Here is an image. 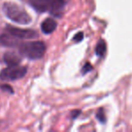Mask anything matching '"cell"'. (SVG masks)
I'll return each mask as SVG.
<instances>
[{"mask_svg":"<svg viewBox=\"0 0 132 132\" xmlns=\"http://www.w3.org/2000/svg\"><path fill=\"white\" fill-rule=\"evenodd\" d=\"M3 10L5 16L14 23L21 24V25H27L31 22V18L29 16V14L25 12L24 9L22 8L16 4L6 2L4 4Z\"/></svg>","mask_w":132,"mask_h":132,"instance_id":"cell-1","label":"cell"},{"mask_svg":"<svg viewBox=\"0 0 132 132\" xmlns=\"http://www.w3.org/2000/svg\"><path fill=\"white\" fill-rule=\"evenodd\" d=\"M46 51V45L42 41H33L22 44L20 45V53L31 60L42 58Z\"/></svg>","mask_w":132,"mask_h":132,"instance_id":"cell-2","label":"cell"},{"mask_svg":"<svg viewBox=\"0 0 132 132\" xmlns=\"http://www.w3.org/2000/svg\"><path fill=\"white\" fill-rule=\"evenodd\" d=\"M26 72L27 68L24 66H9L0 72V79L3 81H15L23 78Z\"/></svg>","mask_w":132,"mask_h":132,"instance_id":"cell-3","label":"cell"},{"mask_svg":"<svg viewBox=\"0 0 132 132\" xmlns=\"http://www.w3.org/2000/svg\"><path fill=\"white\" fill-rule=\"evenodd\" d=\"M6 31L18 39H33L38 37V33L31 29H21L8 25L6 27Z\"/></svg>","mask_w":132,"mask_h":132,"instance_id":"cell-4","label":"cell"},{"mask_svg":"<svg viewBox=\"0 0 132 132\" xmlns=\"http://www.w3.org/2000/svg\"><path fill=\"white\" fill-rule=\"evenodd\" d=\"M30 5L39 13L50 11L52 0H28Z\"/></svg>","mask_w":132,"mask_h":132,"instance_id":"cell-5","label":"cell"},{"mask_svg":"<svg viewBox=\"0 0 132 132\" xmlns=\"http://www.w3.org/2000/svg\"><path fill=\"white\" fill-rule=\"evenodd\" d=\"M21 61V56L14 52H7L4 55V62L8 66H17Z\"/></svg>","mask_w":132,"mask_h":132,"instance_id":"cell-6","label":"cell"},{"mask_svg":"<svg viewBox=\"0 0 132 132\" xmlns=\"http://www.w3.org/2000/svg\"><path fill=\"white\" fill-rule=\"evenodd\" d=\"M19 40L20 39L14 36L11 33H9V34L4 33V34H2L0 36V43L2 44H4L5 46H9V47H14V46L16 45H20Z\"/></svg>","mask_w":132,"mask_h":132,"instance_id":"cell-7","label":"cell"},{"mask_svg":"<svg viewBox=\"0 0 132 132\" xmlns=\"http://www.w3.org/2000/svg\"><path fill=\"white\" fill-rule=\"evenodd\" d=\"M42 31L46 34L51 33L55 31V29L57 28V23L52 18H47L42 22V25H40Z\"/></svg>","mask_w":132,"mask_h":132,"instance_id":"cell-8","label":"cell"},{"mask_svg":"<svg viewBox=\"0 0 132 132\" xmlns=\"http://www.w3.org/2000/svg\"><path fill=\"white\" fill-rule=\"evenodd\" d=\"M65 2L63 0H52L50 12L55 16H60L62 15Z\"/></svg>","mask_w":132,"mask_h":132,"instance_id":"cell-9","label":"cell"},{"mask_svg":"<svg viewBox=\"0 0 132 132\" xmlns=\"http://www.w3.org/2000/svg\"><path fill=\"white\" fill-rule=\"evenodd\" d=\"M106 52V44L104 41L101 40L99 43L97 44L95 48V53L98 56H103L104 54V53Z\"/></svg>","mask_w":132,"mask_h":132,"instance_id":"cell-10","label":"cell"},{"mask_svg":"<svg viewBox=\"0 0 132 132\" xmlns=\"http://www.w3.org/2000/svg\"><path fill=\"white\" fill-rule=\"evenodd\" d=\"M97 119L101 122H105V115H104V111H103V109H100V110L98 111Z\"/></svg>","mask_w":132,"mask_h":132,"instance_id":"cell-11","label":"cell"},{"mask_svg":"<svg viewBox=\"0 0 132 132\" xmlns=\"http://www.w3.org/2000/svg\"><path fill=\"white\" fill-rule=\"evenodd\" d=\"M1 88L3 89L4 91H6V92H9L10 93H14V91H13V89L11 88V86H9V85H2Z\"/></svg>","mask_w":132,"mask_h":132,"instance_id":"cell-12","label":"cell"},{"mask_svg":"<svg viewBox=\"0 0 132 132\" xmlns=\"http://www.w3.org/2000/svg\"><path fill=\"white\" fill-rule=\"evenodd\" d=\"M91 70H92V66H91V64H86L83 68V72H84V73H85L86 72H89V71H91Z\"/></svg>","mask_w":132,"mask_h":132,"instance_id":"cell-13","label":"cell"},{"mask_svg":"<svg viewBox=\"0 0 132 132\" xmlns=\"http://www.w3.org/2000/svg\"><path fill=\"white\" fill-rule=\"evenodd\" d=\"M83 36H84L83 33H78L75 37H74V40L77 41V42H79V41H81L82 39H83Z\"/></svg>","mask_w":132,"mask_h":132,"instance_id":"cell-14","label":"cell"},{"mask_svg":"<svg viewBox=\"0 0 132 132\" xmlns=\"http://www.w3.org/2000/svg\"><path fill=\"white\" fill-rule=\"evenodd\" d=\"M63 1H64L65 3H67V2H68V1H69V0H63Z\"/></svg>","mask_w":132,"mask_h":132,"instance_id":"cell-15","label":"cell"}]
</instances>
